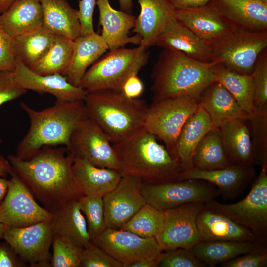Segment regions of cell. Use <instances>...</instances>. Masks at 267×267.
<instances>
[{
  "instance_id": "obj_49",
  "label": "cell",
  "mask_w": 267,
  "mask_h": 267,
  "mask_svg": "<svg viewBox=\"0 0 267 267\" xmlns=\"http://www.w3.org/2000/svg\"><path fill=\"white\" fill-rule=\"evenodd\" d=\"M27 265L6 241L0 240V267H25Z\"/></svg>"
},
{
  "instance_id": "obj_5",
  "label": "cell",
  "mask_w": 267,
  "mask_h": 267,
  "mask_svg": "<svg viewBox=\"0 0 267 267\" xmlns=\"http://www.w3.org/2000/svg\"><path fill=\"white\" fill-rule=\"evenodd\" d=\"M89 118L112 143L128 138L144 125L149 106L141 99H130L122 91L101 89L88 92L84 100Z\"/></svg>"
},
{
  "instance_id": "obj_22",
  "label": "cell",
  "mask_w": 267,
  "mask_h": 267,
  "mask_svg": "<svg viewBox=\"0 0 267 267\" xmlns=\"http://www.w3.org/2000/svg\"><path fill=\"white\" fill-rule=\"evenodd\" d=\"M96 4L99 12V24L102 26L101 35L109 50L123 47L128 44H140L141 39L139 35L129 36L130 31L135 25L134 16L114 9L109 0H96Z\"/></svg>"
},
{
  "instance_id": "obj_45",
  "label": "cell",
  "mask_w": 267,
  "mask_h": 267,
  "mask_svg": "<svg viewBox=\"0 0 267 267\" xmlns=\"http://www.w3.org/2000/svg\"><path fill=\"white\" fill-rule=\"evenodd\" d=\"M266 245H260L252 251L221 264L222 267H265L267 265Z\"/></svg>"
},
{
  "instance_id": "obj_23",
  "label": "cell",
  "mask_w": 267,
  "mask_h": 267,
  "mask_svg": "<svg viewBox=\"0 0 267 267\" xmlns=\"http://www.w3.org/2000/svg\"><path fill=\"white\" fill-rule=\"evenodd\" d=\"M198 104L207 113L214 128L234 119L249 120L251 115L244 110L228 90L215 81L198 98Z\"/></svg>"
},
{
  "instance_id": "obj_34",
  "label": "cell",
  "mask_w": 267,
  "mask_h": 267,
  "mask_svg": "<svg viewBox=\"0 0 267 267\" xmlns=\"http://www.w3.org/2000/svg\"><path fill=\"white\" fill-rule=\"evenodd\" d=\"M260 245L262 244L234 241L198 242L191 251L208 266L215 267L249 252Z\"/></svg>"
},
{
  "instance_id": "obj_55",
  "label": "cell",
  "mask_w": 267,
  "mask_h": 267,
  "mask_svg": "<svg viewBox=\"0 0 267 267\" xmlns=\"http://www.w3.org/2000/svg\"><path fill=\"white\" fill-rule=\"evenodd\" d=\"M122 11L131 14L132 9V0H118Z\"/></svg>"
},
{
  "instance_id": "obj_50",
  "label": "cell",
  "mask_w": 267,
  "mask_h": 267,
  "mask_svg": "<svg viewBox=\"0 0 267 267\" xmlns=\"http://www.w3.org/2000/svg\"><path fill=\"white\" fill-rule=\"evenodd\" d=\"M143 91L144 85L138 74L129 77L123 84L121 90L124 95L130 99L139 98Z\"/></svg>"
},
{
  "instance_id": "obj_16",
  "label": "cell",
  "mask_w": 267,
  "mask_h": 267,
  "mask_svg": "<svg viewBox=\"0 0 267 267\" xmlns=\"http://www.w3.org/2000/svg\"><path fill=\"white\" fill-rule=\"evenodd\" d=\"M142 181L122 176L116 187L103 197L106 228L119 229L146 204L140 190Z\"/></svg>"
},
{
  "instance_id": "obj_28",
  "label": "cell",
  "mask_w": 267,
  "mask_h": 267,
  "mask_svg": "<svg viewBox=\"0 0 267 267\" xmlns=\"http://www.w3.org/2000/svg\"><path fill=\"white\" fill-rule=\"evenodd\" d=\"M214 128L209 116L199 105L183 126L176 144L174 158L181 172L193 168L192 157L195 148L207 133Z\"/></svg>"
},
{
  "instance_id": "obj_13",
  "label": "cell",
  "mask_w": 267,
  "mask_h": 267,
  "mask_svg": "<svg viewBox=\"0 0 267 267\" xmlns=\"http://www.w3.org/2000/svg\"><path fill=\"white\" fill-rule=\"evenodd\" d=\"M73 159L80 158L99 167L119 169V162L113 143L103 131L89 117L72 134L66 147Z\"/></svg>"
},
{
  "instance_id": "obj_17",
  "label": "cell",
  "mask_w": 267,
  "mask_h": 267,
  "mask_svg": "<svg viewBox=\"0 0 267 267\" xmlns=\"http://www.w3.org/2000/svg\"><path fill=\"white\" fill-rule=\"evenodd\" d=\"M13 72L17 82L23 89L50 94L57 101H84L87 93L80 87L69 82L62 74H37L18 58L15 60Z\"/></svg>"
},
{
  "instance_id": "obj_42",
  "label": "cell",
  "mask_w": 267,
  "mask_h": 267,
  "mask_svg": "<svg viewBox=\"0 0 267 267\" xmlns=\"http://www.w3.org/2000/svg\"><path fill=\"white\" fill-rule=\"evenodd\" d=\"M254 109L267 110V48L259 55L252 73Z\"/></svg>"
},
{
  "instance_id": "obj_39",
  "label": "cell",
  "mask_w": 267,
  "mask_h": 267,
  "mask_svg": "<svg viewBox=\"0 0 267 267\" xmlns=\"http://www.w3.org/2000/svg\"><path fill=\"white\" fill-rule=\"evenodd\" d=\"M78 201L80 210L86 219L91 240L100 234L106 228L103 197L84 195L78 199Z\"/></svg>"
},
{
  "instance_id": "obj_10",
  "label": "cell",
  "mask_w": 267,
  "mask_h": 267,
  "mask_svg": "<svg viewBox=\"0 0 267 267\" xmlns=\"http://www.w3.org/2000/svg\"><path fill=\"white\" fill-rule=\"evenodd\" d=\"M140 190L146 203L162 211L191 202L205 203L220 194L211 183L195 179L160 183L142 182Z\"/></svg>"
},
{
  "instance_id": "obj_46",
  "label": "cell",
  "mask_w": 267,
  "mask_h": 267,
  "mask_svg": "<svg viewBox=\"0 0 267 267\" xmlns=\"http://www.w3.org/2000/svg\"><path fill=\"white\" fill-rule=\"evenodd\" d=\"M27 90L17 82L13 71H0V106L24 95Z\"/></svg>"
},
{
  "instance_id": "obj_14",
  "label": "cell",
  "mask_w": 267,
  "mask_h": 267,
  "mask_svg": "<svg viewBox=\"0 0 267 267\" xmlns=\"http://www.w3.org/2000/svg\"><path fill=\"white\" fill-rule=\"evenodd\" d=\"M204 205L191 202L164 211L163 227L155 238L163 251L178 248L191 250L199 242L196 221Z\"/></svg>"
},
{
  "instance_id": "obj_19",
  "label": "cell",
  "mask_w": 267,
  "mask_h": 267,
  "mask_svg": "<svg viewBox=\"0 0 267 267\" xmlns=\"http://www.w3.org/2000/svg\"><path fill=\"white\" fill-rule=\"evenodd\" d=\"M254 176L253 166L245 167L230 165L223 168L210 171L193 168L181 172L178 180L205 181L217 188L224 198H233L242 192Z\"/></svg>"
},
{
  "instance_id": "obj_25",
  "label": "cell",
  "mask_w": 267,
  "mask_h": 267,
  "mask_svg": "<svg viewBox=\"0 0 267 267\" xmlns=\"http://www.w3.org/2000/svg\"><path fill=\"white\" fill-rule=\"evenodd\" d=\"M222 15L237 27L262 32L267 29V3L260 0H212Z\"/></svg>"
},
{
  "instance_id": "obj_1",
  "label": "cell",
  "mask_w": 267,
  "mask_h": 267,
  "mask_svg": "<svg viewBox=\"0 0 267 267\" xmlns=\"http://www.w3.org/2000/svg\"><path fill=\"white\" fill-rule=\"evenodd\" d=\"M7 159L32 193L51 212L84 195L73 172L74 159L66 147L44 146L29 159L15 155Z\"/></svg>"
},
{
  "instance_id": "obj_56",
  "label": "cell",
  "mask_w": 267,
  "mask_h": 267,
  "mask_svg": "<svg viewBox=\"0 0 267 267\" xmlns=\"http://www.w3.org/2000/svg\"><path fill=\"white\" fill-rule=\"evenodd\" d=\"M16 0H0V14L5 11Z\"/></svg>"
},
{
  "instance_id": "obj_3",
  "label": "cell",
  "mask_w": 267,
  "mask_h": 267,
  "mask_svg": "<svg viewBox=\"0 0 267 267\" xmlns=\"http://www.w3.org/2000/svg\"><path fill=\"white\" fill-rule=\"evenodd\" d=\"M144 126L128 138L113 143L118 172L146 183L178 180L182 170L178 161Z\"/></svg>"
},
{
  "instance_id": "obj_30",
  "label": "cell",
  "mask_w": 267,
  "mask_h": 267,
  "mask_svg": "<svg viewBox=\"0 0 267 267\" xmlns=\"http://www.w3.org/2000/svg\"><path fill=\"white\" fill-rule=\"evenodd\" d=\"M73 170L84 195L104 197L116 187L122 177L116 170L97 167L80 158H74Z\"/></svg>"
},
{
  "instance_id": "obj_58",
  "label": "cell",
  "mask_w": 267,
  "mask_h": 267,
  "mask_svg": "<svg viewBox=\"0 0 267 267\" xmlns=\"http://www.w3.org/2000/svg\"><path fill=\"white\" fill-rule=\"evenodd\" d=\"M260 0L265 3H267V0Z\"/></svg>"
},
{
  "instance_id": "obj_36",
  "label": "cell",
  "mask_w": 267,
  "mask_h": 267,
  "mask_svg": "<svg viewBox=\"0 0 267 267\" xmlns=\"http://www.w3.org/2000/svg\"><path fill=\"white\" fill-rule=\"evenodd\" d=\"M193 168L210 171L230 165L223 150L219 128L208 132L200 141L192 157Z\"/></svg>"
},
{
  "instance_id": "obj_57",
  "label": "cell",
  "mask_w": 267,
  "mask_h": 267,
  "mask_svg": "<svg viewBox=\"0 0 267 267\" xmlns=\"http://www.w3.org/2000/svg\"><path fill=\"white\" fill-rule=\"evenodd\" d=\"M5 228V226L0 222V240L3 239Z\"/></svg>"
},
{
  "instance_id": "obj_27",
  "label": "cell",
  "mask_w": 267,
  "mask_h": 267,
  "mask_svg": "<svg viewBox=\"0 0 267 267\" xmlns=\"http://www.w3.org/2000/svg\"><path fill=\"white\" fill-rule=\"evenodd\" d=\"M109 49L102 36L95 32L79 35L74 40L73 53L69 65L63 75L72 84L78 86L89 66Z\"/></svg>"
},
{
  "instance_id": "obj_4",
  "label": "cell",
  "mask_w": 267,
  "mask_h": 267,
  "mask_svg": "<svg viewBox=\"0 0 267 267\" xmlns=\"http://www.w3.org/2000/svg\"><path fill=\"white\" fill-rule=\"evenodd\" d=\"M215 63L201 62L180 51L163 48L151 75L153 101L179 96L198 99L215 82L212 68Z\"/></svg>"
},
{
  "instance_id": "obj_26",
  "label": "cell",
  "mask_w": 267,
  "mask_h": 267,
  "mask_svg": "<svg viewBox=\"0 0 267 267\" xmlns=\"http://www.w3.org/2000/svg\"><path fill=\"white\" fill-rule=\"evenodd\" d=\"M249 121L234 119L219 128L222 144L230 165L248 167L254 164Z\"/></svg>"
},
{
  "instance_id": "obj_38",
  "label": "cell",
  "mask_w": 267,
  "mask_h": 267,
  "mask_svg": "<svg viewBox=\"0 0 267 267\" xmlns=\"http://www.w3.org/2000/svg\"><path fill=\"white\" fill-rule=\"evenodd\" d=\"M164 222V211L146 203L119 229L144 238H156L162 230Z\"/></svg>"
},
{
  "instance_id": "obj_11",
  "label": "cell",
  "mask_w": 267,
  "mask_h": 267,
  "mask_svg": "<svg viewBox=\"0 0 267 267\" xmlns=\"http://www.w3.org/2000/svg\"><path fill=\"white\" fill-rule=\"evenodd\" d=\"M10 176L7 193L0 204V222L6 227L20 228L51 221L53 213L36 202L28 186L14 169Z\"/></svg>"
},
{
  "instance_id": "obj_32",
  "label": "cell",
  "mask_w": 267,
  "mask_h": 267,
  "mask_svg": "<svg viewBox=\"0 0 267 267\" xmlns=\"http://www.w3.org/2000/svg\"><path fill=\"white\" fill-rule=\"evenodd\" d=\"M43 8V26L56 35L74 40L80 35L77 10L66 0H40Z\"/></svg>"
},
{
  "instance_id": "obj_15",
  "label": "cell",
  "mask_w": 267,
  "mask_h": 267,
  "mask_svg": "<svg viewBox=\"0 0 267 267\" xmlns=\"http://www.w3.org/2000/svg\"><path fill=\"white\" fill-rule=\"evenodd\" d=\"M90 242L120 262L123 267L140 259H157L163 251L155 238H144L122 229L106 228Z\"/></svg>"
},
{
  "instance_id": "obj_52",
  "label": "cell",
  "mask_w": 267,
  "mask_h": 267,
  "mask_svg": "<svg viewBox=\"0 0 267 267\" xmlns=\"http://www.w3.org/2000/svg\"><path fill=\"white\" fill-rule=\"evenodd\" d=\"M157 259H142L136 260L125 266V267H157Z\"/></svg>"
},
{
  "instance_id": "obj_24",
  "label": "cell",
  "mask_w": 267,
  "mask_h": 267,
  "mask_svg": "<svg viewBox=\"0 0 267 267\" xmlns=\"http://www.w3.org/2000/svg\"><path fill=\"white\" fill-rule=\"evenodd\" d=\"M140 12L133 32L141 39L139 45L148 49L156 41L165 26L175 17V9L170 0H137Z\"/></svg>"
},
{
  "instance_id": "obj_2",
  "label": "cell",
  "mask_w": 267,
  "mask_h": 267,
  "mask_svg": "<svg viewBox=\"0 0 267 267\" xmlns=\"http://www.w3.org/2000/svg\"><path fill=\"white\" fill-rule=\"evenodd\" d=\"M20 106L30 121L29 130L16 148L15 155L22 160L31 158L44 146L67 147L76 129L89 117L84 101H56L42 110L23 102Z\"/></svg>"
},
{
  "instance_id": "obj_53",
  "label": "cell",
  "mask_w": 267,
  "mask_h": 267,
  "mask_svg": "<svg viewBox=\"0 0 267 267\" xmlns=\"http://www.w3.org/2000/svg\"><path fill=\"white\" fill-rule=\"evenodd\" d=\"M13 169L8 159L0 154V177L5 178L11 174Z\"/></svg>"
},
{
  "instance_id": "obj_21",
  "label": "cell",
  "mask_w": 267,
  "mask_h": 267,
  "mask_svg": "<svg viewBox=\"0 0 267 267\" xmlns=\"http://www.w3.org/2000/svg\"><path fill=\"white\" fill-rule=\"evenodd\" d=\"M155 45L180 51L203 62H213L209 44L200 38L176 17L170 20L159 35Z\"/></svg>"
},
{
  "instance_id": "obj_51",
  "label": "cell",
  "mask_w": 267,
  "mask_h": 267,
  "mask_svg": "<svg viewBox=\"0 0 267 267\" xmlns=\"http://www.w3.org/2000/svg\"><path fill=\"white\" fill-rule=\"evenodd\" d=\"M212 0H170L175 10L198 7L205 5Z\"/></svg>"
},
{
  "instance_id": "obj_18",
  "label": "cell",
  "mask_w": 267,
  "mask_h": 267,
  "mask_svg": "<svg viewBox=\"0 0 267 267\" xmlns=\"http://www.w3.org/2000/svg\"><path fill=\"white\" fill-rule=\"evenodd\" d=\"M196 223L199 242L234 241L267 244L266 238L204 205L197 216Z\"/></svg>"
},
{
  "instance_id": "obj_48",
  "label": "cell",
  "mask_w": 267,
  "mask_h": 267,
  "mask_svg": "<svg viewBox=\"0 0 267 267\" xmlns=\"http://www.w3.org/2000/svg\"><path fill=\"white\" fill-rule=\"evenodd\" d=\"M96 0H81L77 14L80 24V35L94 32L93 15Z\"/></svg>"
},
{
  "instance_id": "obj_59",
  "label": "cell",
  "mask_w": 267,
  "mask_h": 267,
  "mask_svg": "<svg viewBox=\"0 0 267 267\" xmlns=\"http://www.w3.org/2000/svg\"><path fill=\"white\" fill-rule=\"evenodd\" d=\"M3 140L2 139L0 138V145L2 143Z\"/></svg>"
},
{
  "instance_id": "obj_47",
  "label": "cell",
  "mask_w": 267,
  "mask_h": 267,
  "mask_svg": "<svg viewBox=\"0 0 267 267\" xmlns=\"http://www.w3.org/2000/svg\"><path fill=\"white\" fill-rule=\"evenodd\" d=\"M15 60L13 38L0 24V71H13Z\"/></svg>"
},
{
  "instance_id": "obj_37",
  "label": "cell",
  "mask_w": 267,
  "mask_h": 267,
  "mask_svg": "<svg viewBox=\"0 0 267 267\" xmlns=\"http://www.w3.org/2000/svg\"><path fill=\"white\" fill-rule=\"evenodd\" d=\"M73 47V40L56 35L46 53L30 69L42 75L55 73L63 75L70 63Z\"/></svg>"
},
{
  "instance_id": "obj_35",
  "label": "cell",
  "mask_w": 267,
  "mask_h": 267,
  "mask_svg": "<svg viewBox=\"0 0 267 267\" xmlns=\"http://www.w3.org/2000/svg\"><path fill=\"white\" fill-rule=\"evenodd\" d=\"M212 70L215 81L222 84L242 109L251 115L254 110L252 74L238 73L218 63L214 64Z\"/></svg>"
},
{
  "instance_id": "obj_44",
  "label": "cell",
  "mask_w": 267,
  "mask_h": 267,
  "mask_svg": "<svg viewBox=\"0 0 267 267\" xmlns=\"http://www.w3.org/2000/svg\"><path fill=\"white\" fill-rule=\"evenodd\" d=\"M80 267H123V265L89 241L81 248Z\"/></svg>"
},
{
  "instance_id": "obj_31",
  "label": "cell",
  "mask_w": 267,
  "mask_h": 267,
  "mask_svg": "<svg viewBox=\"0 0 267 267\" xmlns=\"http://www.w3.org/2000/svg\"><path fill=\"white\" fill-rule=\"evenodd\" d=\"M52 213L53 218L51 222L54 234L67 238L81 249L90 241L86 220L78 199L68 201Z\"/></svg>"
},
{
  "instance_id": "obj_8",
  "label": "cell",
  "mask_w": 267,
  "mask_h": 267,
  "mask_svg": "<svg viewBox=\"0 0 267 267\" xmlns=\"http://www.w3.org/2000/svg\"><path fill=\"white\" fill-rule=\"evenodd\" d=\"M199 106L198 99L179 96L153 101L144 127L161 140L174 158L176 144L184 124Z\"/></svg>"
},
{
  "instance_id": "obj_41",
  "label": "cell",
  "mask_w": 267,
  "mask_h": 267,
  "mask_svg": "<svg viewBox=\"0 0 267 267\" xmlns=\"http://www.w3.org/2000/svg\"><path fill=\"white\" fill-rule=\"evenodd\" d=\"M52 267H80L81 248L66 238L54 234L52 240Z\"/></svg>"
},
{
  "instance_id": "obj_33",
  "label": "cell",
  "mask_w": 267,
  "mask_h": 267,
  "mask_svg": "<svg viewBox=\"0 0 267 267\" xmlns=\"http://www.w3.org/2000/svg\"><path fill=\"white\" fill-rule=\"evenodd\" d=\"M56 34L43 26L35 31L13 38L16 58L31 69L46 53Z\"/></svg>"
},
{
  "instance_id": "obj_54",
  "label": "cell",
  "mask_w": 267,
  "mask_h": 267,
  "mask_svg": "<svg viewBox=\"0 0 267 267\" xmlns=\"http://www.w3.org/2000/svg\"><path fill=\"white\" fill-rule=\"evenodd\" d=\"M8 184V180L5 178L0 177V204L7 193Z\"/></svg>"
},
{
  "instance_id": "obj_43",
  "label": "cell",
  "mask_w": 267,
  "mask_h": 267,
  "mask_svg": "<svg viewBox=\"0 0 267 267\" xmlns=\"http://www.w3.org/2000/svg\"><path fill=\"white\" fill-rule=\"evenodd\" d=\"M157 258L159 267H205L191 250L182 248L164 250Z\"/></svg>"
},
{
  "instance_id": "obj_9",
  "label": "cell",
  "mask_w": 267,
  "mask_h": 267,
  "mask_svg": "<svg viewBox=\"0 0 267 267\" xmlns=\"http://www.w3.org/2000/svg\"><path fill=\"white\" fill-rule=\"evenodd\" d=\"M204 206L267 239V165L262 166L250 192L241 201L225 204L214 199L205 203Z\"/></svg>"
},
{
  "instance_id": "obj_6",
  "label": "cell",
  "mask_w": 267,
  "mask_h": 267,
  "mask_svg": "<svg viewBox=\"0 0 267 267\" xmlns=\"http://www.w3.org/2000/svg\"><path fill=\"white\" fill-rule=\"evenodd\" d=\"M149 54L141 45L110 50L87 70L78 86L87 92L101 89L121 91L126 80L147 64Z\"/></svg>"
},
{
  "instance_id": "obj_40",
  "label": "cell",
  "mask_w": 267,
  "mask_h": 267,
  "mask_svg": "<svg viewBox=\"0 0 267 267\" xmlns=\"http://www.w3.org/2000/svg\"><path fill=\"white\" fill-rule=\"evenodd\" d=\"M249 122L254 164L267 165V110L254 109Z\"/></svg>"
},
{
  "instance_id": "obj_20",
  "label": "cell",
  "mask_w": 267,
  "mask_h": 267,
  "mask_svg": "<svg viewBox=\"0 0 267 267\" xmlns=\"http://www.w3.org/2000/svg\"><path fill=\"white\" fill-rule=\"evenodd\" d=\"M178 20L208 44L237 27L225 19L210 2L194 8L175 10Z\"/></svg>"
},
{
  "instance_id": "obj_12",
  "label": "cell",
  "mask_w": 267,
  "mask_h": 267,
  "mask_svg": "<svg viewBox=\"0 0 267 267\" xmlns=\"http://www.w3.org/2000/svg\"><path fill=\"white\" fill-rule=\"evenodd\" d=\"M54 235L51 221H43L24 227H6L3 239L29 267H50Z\"/></svg>"
},
{
  "instance_id": "obj_7",
  "label": "cell",
  "mask_w": 267,
  "mask_h": 267,
  "mask_svg": "<svg viewBox=\"0 0 267 267\" xmlns=\"http://www.w3.org/2000/svg\"><path fill=\"white\" fill-rule=\"evenodd\" d=\"M209 44L213 62L238 73L250 75L259 55L267 48V32L235 27Z\"/></svg>"
},
{
  "instance_id": "obj_29",
  "label": "cell",
  "mask_w": 267,
  "mask_h": 267,
  "mask_svg": "<svg viewBox=\"0 0 267 267\" xmlns=\"http://www.w3.org/2000/svg\"><path fill=\"white\" fill-rule=\"evenodd\" d=\"M0 24L13 38L43 26L40 0H16L0 14Z\"/></svg>"
}]
</instances>
